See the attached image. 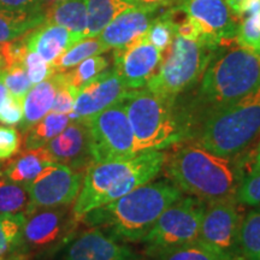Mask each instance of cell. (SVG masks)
Returning a JSON list of instances; mask_svg holds the SVG:
<instances>
[{
    "label": "cell",
    "mask_w": 260,
    "mask_h": 260,
    "mask_svg": "<svg viewBox=\"0 0 260 260\" xmlns=\"http://www.w3.org/2000/svg\"><path fill=\"white\" fill-rule=\"evenodd\" d=\"M110 65L109 58L102 56H94L87 58L73 69L65 71L64 76L67 79L68 83L74 86L75 88L80 89L81 87L88 83L89 81L95 79L98 75H100L103 71H105Z\"/></svg>",
    "instance_id": "30"
},
{
    "label": "cell",
    "mask_w": 260,
    "mask_h": 260,
    "mask_svg": "<svg viewBox=\"0 0 260 260\" xmlns=\"http://www.w3.org/2000/svg\"><path fill=\"white\" fill-rule=\"evenodd\" d=\"M236 201L247 206H260V169L253 167L246 171L236 191Z\"/></svg>",
    "instance_id": "34"
},
{
    "label": "cell",
    "mask_w": 260,
    "mask_h": 260,
    "mask_svg": "<svg viewBox=\"0 0 260 260\" xmlns=\"http://www.w3.org/2000/svg\"><path fill=\"white\" fill-rule=\"evenodd\" d=\"M121 103L134 133L138 153L164 151L186 141L174 102L145 87L128 90Z\"/></svg>",
    "instance_id": "6"
},
{
    "label": "cell",
    "mask_w": 260,
    "mask_h": 260,
    "mask_svg": "<svg viewBox=\"0 0 260 260\" xmlns=\"http://www.w3.org/2000/svg\"><path fill=\"white\" fill-rule=\"evenodd\" d=\"M160 8L133 6L116 17L98 38L109 50H119L145 37L149 25L158 17Z\"/></svg>",
    "instance_id": "18"
},
{
    "label": "cell",
    "mask_w": 260,
    "mask_h": 260,
    "mask_svg": "<svg viewBox=\"0 0 260 260\" xmlns=\"http://www.w3.org/2000/svg\"><path fill=\"white\" fill-rule=\"evenodd\" d=\"M175 8L190 16L200 24V41L217 47L224 41L236 39L241 18L225 0H177Z\"/></svg>",
    "instance_id": "13"
},
{
    "label": "cell",
    "mask_w": 260,
    "mask_h": 260,
    "mask_svg": "<svg viewBox=\"0 0 260 260\" xmlns=\"http://www.w3.org/2000/svg\"><path fill=\"white\" fill-rule=\"evenodd\" d=\"M243 218L241 204L233 199L206 203L198 241L206 246L219 260L241 256L240 228Z\"/></svg>",
    "instance_id": "11"
},
{
    "label": "cell",
    "mask_w": 260,
    "mask_h": 260,
    "mask_svg": "<svg viewBox=\"0 0 260 260\" xmlns=\"http://www.w3.org/2000/svg\"><path fill=\"white\" fill-rule=\"evenodd\" d=\"M182 194L171 181H151L89 211L80 222L103 230L118 242L141 243L160 214Z\"/></svg>",
    "instance_id": "3"
},
{
    "label": "cell",
    "mask_w": 260,
    "mask_h": 260,
    "mask_svg": "<svg viewBox=\"0 0 260 260\" xmlns=\"http://www.w3.org/2000/svg\"><path fill=\"white\" fill-rule=\"evenodd\" d=\"M234 260H247V259L243 255H241V256H239V258H236V259H234Z\"/></svg>",
    "instance_id": "45"
},
{
    "label": "cell",
    "mask_w": 260,
    "mask_h": 260,
    "mask_svg": "<svg viewBox=\"0 0 260 260\" xmlns=\"http://www.w3.org/2000/svg\"><path fill=\"white\" fill-rule=\"evenodd\" d=\"M260 139V84L205 121L190 141L225 157L245 154Z\"/></svg>",
    "instance_id": "5"
},
{
    "label": "cell",
    "mask_w": 260,
    "mask_h": 260,
    "mask_svg": "<svg viewBox=\"0 0 260 260\" xmlns=\"http://www.w3.org/2000/svg\"><path fill=\"white\" fill-rule=\"evenodd\" d=\"M133 6H141V8H162L176 3L177 0H128Z\"/></svg>",
    "instance_id": "40"
},
{
    "label": "cell",
    "mask_w": 260,
    "mask_h": 260,
    "mask_svg": "<svg viewBox=\"0 0 260 260\" xmlns=\"http://www.w3.org/2000/svg\"><path fill=\"white\" fill-rule=\"evenodd\" d=\"M107 51L110 50L98 37L83 38L79 42H76L74 46H71L65 53L61 54L56 61L52 63V65H53L56 73H65L87 58L99 56Z\"/></svg>",
    "instance_id": "26"
},
{
    "label": "cell",
    "mask_w": 260,
    "mask_h": 260,
    "mask_svg": "<svg viewBox=\"0 0 260 260\" xmlns=\"http://www.w3.org/2000/svg\"><path fill=\"white\" fill-rule=\"evenodd\" d=\"M240 251L247 260H260V206L243 216L240 228Z\"/></svg>",
    "instance_id": "29"
},
{
    "label": "cell",
    "mask_w": 260,
    "mask_h": 260,
    "mask_svg": "<svg viewBox=\"0 0 260 260\" xmlns=\"http://www.w3.org/2000/svg\"><path fill=\"white\" fill-rule=\"evenodd\" d=\"M6 68V61L4 59V57H3V54L0 53V71H3Z\"/></svg>",
    "instance_id": "44"
},
{
    "label": "cell",
    "mask_w": 260,
    "mask_h": 260,
    "mask_svg": "<svg viewBox=\"0 0 260 260\" xmlns=\"http://www.w3.org/2000/svg\"><path fill=\"white\" fill-rule=\"evenodd\" d=\"M45 22L42 10L8 11L0 10V45L17 40Z\"/></svg>",
    "instance_id": "23"
},
{
    "label": "cell",
    "mask_w": 260,
    "mask_h": 260,
    "mask_svg": "<svg viewBox=\"0 0 260 260\" xmlns=\"http://www.w3.org/2000/svg\"><path fill=\"white\" fill-rule=\"evenodd\" d=\"M84 174L67 165L52 162L29 184L30 206L28 213L37 209L74 205L82 187Z\"/></svg>",
    "instance_id": "12"
},
{
    "label": "cell",
    "mask_w": 260,
    "mask_h": 260,
    "mask_svg": "<svg viewBox=\"0 0 260 260\" xmlns=\"http://www.w3.org/2000/svg\"><path fill=\"white\" fill-rule=\"evenodd\" d=\"M214 48L203 41L176 35L168 50L162 52L160 67L146 88L175 103L197 86Z\"/></svg>",
    "instance_id": "7"
},
{
    "label": "cell",
    "mask_w": 260,
    "mask_h": 260,
    "mask_svg": "<svg viewBox=\"0 0 260 260\" xmlns=\"http://www.w3.org/2000/svg\"><path fill=\"white\" fill-rule=\"evenodd\" d=\"M205 206V201L190 195L172 203L141 241L145 255L154 258L170 249L198 241Z\"/></svg>",
    "instance_id": "9"
},
{
    "label": "cell",
    "mask_w": 260,
    "mask_h": 260,
    "mask_svg": "<svg viewBox=\"0 0 260 260\" xmlns=\"http://www.w3.org/2000/svg\"><path fill=\"white\" fill-rule=\"evenodd\" d=\"M253 167L260 169V140L254 152V165H253Z\"/></svg>",
    "instance_id": "42"
},
{
    "label": "cell",
    "mask_w": 260,
    "mask_h": 260,
    "mask_svg": "<svg viewBox=\"0 0 260 260\" xmlns=\"http://www.w3.org/2000/svg\"><path fill=\"white\" fill-rule=\"evenodd\" d=\"M80 223L73 212V205L31 211L25 214L15 260L40 258L58 252L76 236Z\"/></svg>",
    "instance_id": "8"
},
{
    "label": "cell",
    "mask_w": 260,
    "mask_h": 260,
    "mask_svg": "<svg viewBox=\"0 0 260 260\" xmlns=\"http://www.w3.org/2000/svg\"><path fill=\"white\" fill-rule=\"evenodd\" d=\"M8 96H9V90L5 87L4 81H3V77H2V73H0V109H2V106L4 105L6 98Z\"/></svg>",
    "instance_id": "41"
},
{
    "label": "cell",
    "mask_w": 260,
    "mask_h": 260,
    "mask_svg": "<svg viewBox=\"0 0 260 260\" xmlns=\"http://www.w3.org/2000/svg\"><path fill=\"white\" fill-rule=\"evenodd\" d=\"M22 136L17 129L11 125L0 124V161L15 157L21 149Z\"/></svg>",
    "instance_id": "37"
},
{
    "label": "cell",
    "mask_w": 260,
    "mask_h": 260,
    "mask_svg": "<svg viewBox=\"0 0 260 260\" xmlns=\"http://www.w3.org/2000/svg\"><path fill=\"white\" fill-rule=\"evenodd\" d=\"M162 53L146 37L113 52V69L125 87L130 89L145 88L148 81L157 74Z\"/></svg>",
    "instance_id": "14"
},
{
    "label": "cell",
    "mask_w": 260,
    "mask_h": 260,
    "mask_svg": "<svg viewBox=\"0 0 260 260\" xmlns=\"http://www.w3.org/2000/svg\"><path fill=\"white\" fill-rule=\"evenodd\" d=\"M176 147L167 154L162 170L182 193L205 203L236 197L246 174L243 154L219 155L193 141L182 142Z\"/></svg>",
    "instance_id": "2"
},
{
    "label": "cell",
    "mask_w": 260,
    "mask_h": 260,
    "mask_svg": "<svg viewBox=\"0 0 260 260\" xmlns=\"http://www.w3.org/2000/svg\"><path fill=\"white\" fill-rule=\"evenodd\" d=\"M0 73H2V71H0Z\"/></svg>",
    "instance_id": "48"
},
{
    "label": "cell",
    "mask_w": 260,
    "mask_h": 260,
    "mask_svg": "<svg viewBox=\"0 0 260 260\" xmlns=\"http://www.w3.org/2000/svg\"><path fill=\"white\" fill-rule=\"evenodd\" d=\"M128 90L113 68L106 69L79 89L73 111L69 113L70 119L88 121L96 113L121 103Z\"/></svg>",
    "instance_id": "15"
},
{
    "label": "cell",
    "mask_w": 260,
    "mask_h": 260,
    "mask_svg": "<svg viewBox=\"0 0 260 260\" xmlns=\"http://www.w3.org/2000/svg\"><path fill=\"white\" fill-rule=\"evenodd\" d=\"M45 22L58 24L75 34L86 38V0H63V2L56 3L45 12Z\"/></svg>",
    "instance_id": "22"
},
{
    "label": "cell",
    "mask_w": 260,
    "mask_h": 260,
    "mask_svg": "<svg viewBox=\"0 0 260 260\" xmlns=\"http://www.w3.org/2000/svg\"><path fill=\"white\" fill-rule=\"evenodd\" d=\"M58 87H59L58 73L40 83L32 84L23 99V118L18 124L19 132L22 134H24L28 129H30L35 123H38L51 111Z\"/></svg>",
    "instance_id": "20"
},
{
    "label": "cell",
    "mask_w": 260,
    "mask_h": 260,
    "mask_svg": "<svg viewBox=\"0 0 260 260\" xmlns=\"http://www.w3.org/2000/svg\"><path fill=\"white\" fill-rule=\"evenodd\" d=\"M83 37L54 23L44 22L24 35L28 50H31L48 63H53Z\"/></svg>",
    "instance_id": "19"
},
{
    "label": "cell",
    "mask_w": 260,
    "mask_h": 260,
    "mask_svg": "<svg viewBox=\"0 0 260 260\" xmlns=\"http://www.w3.org/2000/svg\"><path fill=\"white\" fill-rule=\"evenodd\" d=\"M167 153L147 151L123 160L93 162L73 205L77 219L96 207L111 203L142 184L153 181L162 171Z\"/></svg>",
    "instance_id": "4"
},
{
    "label": "cell",
    "mask_w": 260,
    "mask_h": 260,
    "mask_svg": "<svg viewBox=\"0 0 260 260\" xmlns=\"http://www.w3.org/2000/svg\"><path fill=\"white\" fill-rule=\"evenodd\" d=\"M71 122L69 115L50 111L44 118L35 123L24 133V149H37L44 147L52 139L60 134Z\"/></svg>",
    "instance_id": "25"
},
{
    "label": "cell",
    "mask_w": 260,
    "mask_h": 260,
    "mask_svg": "<svg viewBox=\"0 0 260 260\" xmlns=\"http://www.w3.org/2000/svg\"><path fill=\"white\" fill-rule=\"evenodd\" d=\"M9 160L3 167L0 175L25 187H29L41 171L53 162L44 147L24 149L22 153H17Z\"/></svg>",
    "instance_id": "21"
},
{
    "label": "cell",
    "mask_w": 260,
    "mask_h": 260,
    "mask_svg": "<svg viewBox=\"0 0 260 260\" xmlns=\"http://www.w3.org/2000/svg\"><path fill=\"white\" fill-rule=\"evenodd\" d=\"M145 37L161 53L168 50L174 38L176 37V24L172 18L171 8L158 15V17L149 25Z\"/></svg>",
    "instance_id": "31"
},
{
    "label": "cell",
    "mask_w": 260,
    "mask_h": 260,
    "mask_svg": "<svg viewBox=\"0 0 260 260\" xmlns=\"http://www.w3.org/2000/svg\"><path fill=\"white\" fill-rule=\"evenodd\" d=\"M225 2L228 3V5H229L230 8H232L233 11L235 12L236 9H237V6H239V4L242 2V0H225Z\"/></svg>",
    "instance_id": "43"
},
{
    "label": "cell",
    "mask_w": 260,
    "mask_h": 260,
    "mask_svg": "<svg viewBox=\"0 0 260 260\" xmlns=\"http://www.w3.org/2000/svg\"><path fill=\"white\" fill-rule=\"evenodd\" d=\"M0 260H9V259H0Z\"/></svg>",
    "instance_id": "47"
},
{
    "label": "cell",
    "mask_w": 260,
    "mask_h": 260,
    "mask_svg": "<svg viewBox=\"0 0 260 260\" xmlns=\"http://www.w3.org/2000/svg\"><path fill=\"white\" fill-rule=\"evenodd\" d=\"M63 260H142V256L103 230L88 228L68 243Z\"/></svg>",
    "instance_id": "17"
},
{
    "label": "cell",
    "mask_w": 260,
    "mask_h": 260,
    "mask_svg": "<svg viewBox=\"0 0 260 260\" xmlns=\"http://www.w3.org/2000/svg\"><path fill=\"white\" fill-rule=\"evenodd\" d=\"M86 122L89 128L93 162L123 160L139 154L122 103L110 106Z\"/></svg>",
    "instance_id": "10"
},
{
    "label": "cell",
    "mask_w": 260,
    "mask_h": 260,
    "mask_svg": "<svg viewBox=\"0 0 260 260\" xmlns=\"http://www.w3.org/2000/svg\"><path fill=\"white\" fill-rule=\"evenodd\" d=\"M153 260H219L218 256L211 252L206 246L199 241L177 247L170 251L161 253Z\"/></svg>",
    "instance_id": "33"
},
{
    "label": "cell",
    "mask_w": 260,
    "mask_h": 260,
    "mask_svg": "<svg viewBox=\"0 0 260 260\" xmlns=\"http://www.w3.org/2000/svg\"><path fill=\"white\" fill-rule=\"evenodd\" d=\"M53 162L86 172L93 164L90 134L86 121H71L60 134L44 146Z\"/></svg>",
    "instance_id": "16"
},
{
    "label": "cell",
    "mask_w": 260,
    "mask_h": 260,
    "mask_svg": "<svg viewBox=\"0 0 260 260\" xmlns=\"http://www.w3.org/2000/svg\"><path fill=\"white\" fill-rule=\"evenodd\" d=\"M3 170V167H2V161H0V172H2Z\"/></svg>",
    "instance_id": "46"
},
{
    "label": "cell",
    "mask_w": 260,
    "mask_h": 260,
    "mask_svg": "<svg viewBox=\"0 0 260 260\" xmlns=\"http://www.w3.org/2000/svg\"><path fill=\"white\" fill-rule=\"evenodd\" d=\"M24 222L23 213L0 214V259L15 260Z\"/></svg>",
    "instance_id": "27"
},
{
    "label": "cell",
    "mask_w": 260,
    "mask_h": 260,
    "mask_svg": "<svg viewBox=\"0 0 260 260\" xmlns=\"http://www.w3.org/2000/svg\"><path fill=\"white\" fill-rule=\"evenodd\" d=\"M133 8L128 0H86L87 35L98 37L116 17Z\"/></svg>",
    "instance_id": "24"
},
{
    "label": "cell",
    "mask_w": 260,
    "mask_h": 260,
    "mask_svg": "<svg viewBox=\"0 0 260 260\" xmlns=\"http://www.w3.org/2000/svg\"><path fill=\"white\" fill-rule=\"evenodd\" d=\"M23 118V100L16 99L9 93L4 105L0 109V123L5 125H18Z\"/></svg>",
    "instance_id": "38"
},
{
    "label": "cell",
    "mask_w": 260,
    "mask_h": 260,
    "mask_svg": "<svg viewBox=\"0 0 260 260\" xmlns=\"http://www.w3.org/2000/svg\"><path fill=\"white\" fill-rule=\"evenodd\" d=\"M22 64H23L29 80L32 84L40 83L42 81L50 79L52 75L56 74L53 65L48 63L44 58L39 56L37 52L31 50H27V52H25Z\"/></svg>",
    "instance_id": "35"
},
{
    "label": "cell",
    "mask_w": 260,
    "mask_h": 260,
    "mask_svg": "<svg viewBox=\"0 0 260 260\" xmlns=\"http://www.w3.org/2000/svg\"><path fill=\"white\" fill-rule=\"evenodd\" d=\"M2 77L9 93L16 99L23 100L32 87L23 64H12L2 71Z\"/></svg>",
    "instance_id": "32"
},
{
    "label": "cell",
    "mask_w": 260,
    "mask_h": 260,
    "mask_svg": "<svg viewBox=\"0 0 260 260\" xmlns=\"http://www.w3.org/2000/svg\"><path fill=\"white\" fill-rule=\"evenodd\" d=\"M259 84L260 57L237 44L236 39L219 44L197 86L175 102L186 141L193 139L210 116Z\"/></svg>",
    "instance_id": "1"
},
{
    "label": "cell",
    "mask_w": 260,
    "mask_h": 260,
    "mask_svg": "<svg viewBox=\"0 0 260 260\" xmlns=\"http://www.w3.org/2000/svg\"><path fill=\"white\" fill-rule=\"evenodd\" d=\"M30 206L28 187L0 175V214H27Z\"/></svg>",
    "instance_id": "28"
},
{
    "label": "cell",
    "mask_w": 260,
    "mask_h": 260,
    "mask_svg": "<svg viewBox=\"0 0 260 260\" xmlns=\"http://www.w3.org/2000/svg\"><path fill=\"white\" fill-rule=\"evenodd\" d=\"M44 0H0V10L8 11H34L42 10Z\"/></svg>",
    "instance_id": "39"
},
{
    "label": "cell",
    "mask_w": 260,
    "mask_h": 260,
    "mask_svg": "<svg viewBox=\"0 0 260 260\" xmlns=\"http://www.w3.org/2000/svg\"><path fill=\"white\" fill-rule=\"evenodd\" d=\"M58 76H59V87H58L51 111L69 115L74 109L79 89L68 83L64 73H58Z\"/></svg>",
    "instance_id": "36"
}]
</instances>
